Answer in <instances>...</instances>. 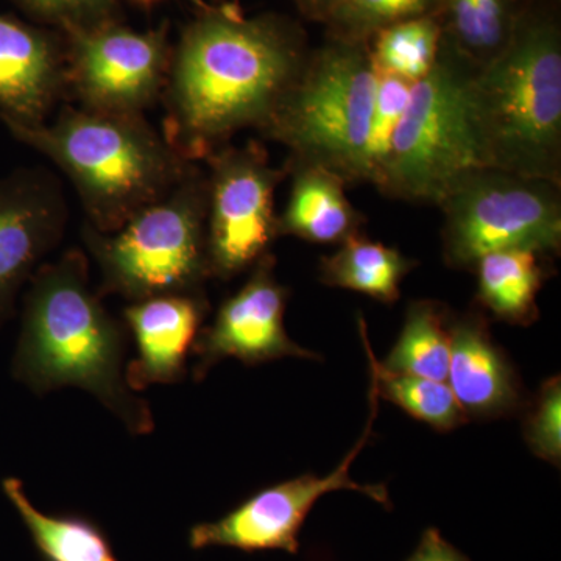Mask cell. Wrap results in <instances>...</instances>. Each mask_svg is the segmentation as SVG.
Segmentation results:
<instances>
[{
  "label": "cell",
  "instance_id": "cell-1",
  "mask_svg": "<svg viewBox=\"0 0 561 561\" xmlns=\"http://www.w3.org/2000/svg\"><path fill=\"white\" fill-rule=\"evenodd\" d=\"M173 47L162 136L183 160L205 161L236 133L260 130L308 60L305 36L273 14L208 5Z\"/></svg>",
  "mask_w": 561,
  "mask_h": 561
},
{
  "label": "cell",
  "instance_id": "cell-2",
  "mask_svg": "<svg viewBox=\"0 0 561 561\" xmlns=\"http://www.w3.org/2000/svg\"><path fill=\"white\" fill-rule=\"evenodd\" d=\"M31 279L13 378L39 397L61 387L90 391L133 435L150 434L149 404L125 381V328L91 290L83 251L41 265Z\"/></svg>",
  "mask_w": 561,
  "mask_h": 561
},
{
  "label": "cell",
  "instance_id": "cell-3",
  "mask_svg": "<svg viewBox=\"0 0 561 561\" xmlns=\"http://www.w3.org/2000/svg\"><path fill=\"white\" fill-rule=\"evenodd\" d=\"M481 165L561 183V28L534 0L505 50L470 83Z\"/></svg>",
  "mask_w": 561,
  "mask_h": 561
},
{
  "label": "cell",
  "instance_id": "cell-4",
  "mask_svg": "<svg viewBox=\"0 0 561 561\" xmlns=\"http://www.w3.org/2000/svg\"><path fill=\"white\" fill-rule=\"evenodd\" d=\"M5 127L68 175L87 225L99 232L119 230L197 164L183 160L144 116L66 106L51 124Z\"/></svg>",
  "mask_w": 561,
  "mask_h": 561
},
{
  "label": "cell",
  "instance_id": "cell-5",
  "mask_svg": "<svg viewBox=\"0 0 561 561\" xmlns=\"http://www.w3.org/2000/svg\"><path fill=\"white\" fill-rule=\"evenodd\" d=\"M376 87L367 44L328 38L257 131L286 147L290 164L320 165L346 186L370 183Z\"/></svg>",
  "mask_w": 561,
  "mask_h": 561
},
{
  "label": "cell",
  "instance_id": "cell-6",
  "mask_svg": "<svg viewBox=\"0 0 561 561\" xmlns=\"http://www.w3.org/2000/svg\"><path fill=\"white\" fill-rule=\"evenodd\" d=\"M208 179L197 164L172 191L125 221L99 232L84 224L83 241L101 271L99 297L135 302L160 295L202 294L210 278L206 251Z\"/></svg>",
  "mask_w": 561,
  "mask_h": 561
},
{
  "label": "cell",
  "instance_id": "cell-7",
  "mask_svg": "<svg viewBox=\"0 0 561 561\" xmlns=\"http://www.w3.org/2000/svg\"><path fill=\"white\" fill-rule=\"evenodd\" d=\"M435 206L443 214V260L474 271L485 254L561 250V183L493 165H474L448 184Z\"/></svg>",
  "mask_w": 561,
  "mask_h": 561
},
{
  "label": "cell",
  "instance_id": "cell-8",
  "mask_svg": "<svg viewBox=\"0 0 561 561\" xmlns=\"http://www.w3.org/2000/svg\"><path fill=\"white\" fill-rule=\"evenodd\" d=\"M474 73L442 46L434 68L413 84L375 183L386 197L435 205L457 175L481 165L470 117Z\"/></svg>",
  "mask_w": 561,
  "mask_h": 561
},
{
  "label": "cell",
  "instance_id": "cell-9",
  "mask_svg": "<svg viewBox=\"0 0 561 561\" xmlns=\"http://www.w3.org/2000/svg\"><path fill=\"white\" fill-rule=\"evenodd\" d=\"M208 165L206 251L210 278L228 280L271 254L278 236L275 191L287 169L272 165L260 140L220 147Z\"/></svg>",
  "mask_w": 561,
  "mask_h": 561
},
{
  "label": "cell",
  "instance_id": "cell-10",
  "mask_svg": "<svg viewBox=\"0 0 561 561\" xmlns=\"http://www.w3.org/2000/svg\"><path fill=\"white\" fill-rule=\"evenodd\" d=\"M61 36L66 94L81 108L144 116L162 98L173 50L168 22L138 32L114 20Z\"/></svg>",
  "mask_w": 561,
  "mask_h": 561
},
{
  "label": "cell",
  "instance_id": "cell-11",
  "mask_svg": "<svg viewBox=\"0 0 561 561\" xmlns=\"http://www.w3.org/2000/svg\"><path fill=\"white\" fill-rule=\"evenodd\" d=\"M378 389L370 378L368 402L370 415L359 440L334 471L324 478L302 474L290 481L276 483L253 494L241 505L214 523H201L190 530V546L194 551L206 548H232L243 552L300 551V530L309 512L324 494L351 490L367 494L373 501L391 508L389 491L383 485H362L353 481L351 465L364 446L370 442L373 423L378 416Z\"/></svg>",
  "mask_w": 561,
  "mask_h": 561
},
{
  "label": "cell",
  "instance_id": "cell-12",
  "mask_svg": "<svg viewBox=\"0 0 561 561\" xmlns=\"http://www.w3.org/2000/svg\"><path fill=\"white\" fill-rule=\"evenodd\" d=\"M275 256L267 254L253 268L241 290L224 301L216 319L195 339L197 365L194 378L202 381L214 365L227 357L247 365L280 357L319 359V354L297 345L284 327L289 290L275 276Z\"/></svg>",
  "mask_w": 561,
  "mask_h": 561
},
{
  "label": "cell",
  "instance_id": "cell-13",
  "mask_svg": "<svg viewBox=\"0 0 561 561\" xmlns=\"http://www.w3.org/2000/svg\"><path fill=\"white\" fill-rule=\"evenodd\" d=\"M68 205L44 169H21L0 180V327L13 317L18 291L60 243Z\"/></svg>",
  "mask_w": 561,
  "mask_h": 561
},
{
  "label": "cell",
  "instance_id": "cell-14",
  "mask_svg": "<svg viewBox=\"0 0 561 561\" xmlns=\"http://www.w3.org/2000/svg\"><path fill=\"white\" fill-rule=\"evenodd\" d=\"M66 98V49L60 33L0 13V119L38 127Z\"/></svg>",
  "mask_w": 561,
  "mask_h": 561
},
{
  "label": "cell",
  "instance_id": "cell-15",
  "mask_svg": "<svg viewBox=\"0 0 561 561\" xmlns=\"http://www.w3.org/2000/svg\"><path fill=\"white\" fill-rule=\"evenodd\" d=\"M208 311L205 291L160 295L127 306L125 324L138 350L125 367L128 387L139 391L154 383L183 381L187 356Z\"/></svg>",
  "mask_w": 561,
  "mask_h": 561
},
{
  "label": "cell",
  "instance_id": "cell-16",
  "mask_svg": "<svg viewBox=\"0 0 561 561\" xmlns=\"http://www.w3.org/2000/svg\"><path fill=\"white\" fill-rule=\"evenodd\" d=\"M451 356L448 378L454 397L468 419H491L518 408V379L505 354L494 345L481 313L449 321Z\"/></svg>",
  "mask_w": 561,
  "mask_h": 561
},
{
  "label": "cell",
  "instance_id": "cell-17",
  "mask_svg": "<svg viewBox=\"0 0 561 561\" xmlns=\"http://www.w3.org/2000/svg\"><path fill=\"white\" fill-rule=\"evenodd\" d=\"M289 201L278 216V236L312 243H337L359 234L365 216L346 197V184L328 169L284 162Z\"/></svg>",
  "mask_w": 561,
  "mask_h": 561
},
{
  "label": "cell",
  "instance_id": "cell-18",
  "mask_svg": "<svg viewBox=\"0 0 561 561\" xmlns=\"http://www.w3.org/2000/svg\"><path fill=\"white\" fill-rule=\"evenodd\" d=\"M534 0H438L442 46L476 72L511 43Z\"/></svg>",
  "mask_w": 561,
  "mask_h": 561
},
{
  "label": "cell",
  "instance_id": "cell-19",
  "mask_svg": "<svg viewBox=\"0 0 561 561\" xmlns=\"http://www.w3.org/2000/svg\"><path fill=\"white\" fill-rule=\"evenodd\" d=\"M415 267L416 261L400 250L359 232L342 242L331 256L321 257L319 278L327 286L359 291L391 305L400 300L402 279Z\"/></svg>",
  "mask_w": 561,
  "mask_h": 561
},
{
  "label": "cell",
  "instance_id": "cell-20",
  "mask_svg": "<svg viewBox=\"0 0 561 561\" xmlns=\"http://www.w3.org/2000/svg\"><path fill=\"white\" fill-rule=\"evenodd\" d=\"M2 490L20 513L43 561H119L98 523L76 513L47 515L38 511L20 479H3Z\"/></svg>",
  "mask_w": 561,
  "mask_h": 561
},
{
  "label": "cell",
  "instance_id": "cell-21",
  "mask_svg": "<svg viewBox=\"0 0 561 561\" xmlns=\"http://www.w3.org/2000/svg\"><path fill=\"white\" fill-rule=\"evenodd\" d=\"M541 254L529 250H501L476 264L478 300L497 319L513 324L537 320V297L545 280Z\"/></svg>",
  "mask_w": 561,
  "mask_h": 561
},
{
  "label": "cell",
  "instance_id": "cell-22",
  "mask_svg": "<svg viewBox=\"0 0 561 561\" xmlns=\"http://www.w3.org/2000/svg\"><path fill=\"white\" fill-rule=\"evenodd\" d=\"M449 321V313L440 302H411L400 339L386 360L379 362L383 370L446 381L451 356Z\"/></svg>",
  "mask_w": 561,
  "mask_h": 561
},
{
  "label": "cell",
  "instance_id": "cell-23",
  "mask_svg": "<svg viewBox=\"0 0 561 561\" xmlns=\"http://www.w3.org/2000/svg\"><path fill=\"white\" fill-rule=\"evenodd\" d=\"M442 38L437 16L426 14L376 32L367 43L368 55L379 77H394L415 84L437 62Z\"/></svg>",
  "mask_w": 561,
  "mask_h": 561
},
{
  "label": "cell",
  "instance_id": "cell-24",
  "mask_svg": "<svg viewBox=\"0 0 561 561\" xmlns=\"http://www.w3.org/2000/svg\"><path fill=\"white\" fill-rule=\"evenodd\" d=\"M359 327L370 359V378L376 383L379 397L394 402L413 419L424 421L437 431L456 430L468 420L448 382L383 370L370 348L364 319L359 320Z\"/></svg>",
  "mask_w": 561,
  "mask_h": 561
},
{
  "label": "cell",
  "instance_id": "cell-25",
  "mask_svg": "<svg viewBox=\"0 0 561 561\" xmlns=\"http://www.w3.org/2000/svg\"><path fill=\"white\" fill-rule=\"evenodd\" d=\"M437 7L438 0H335L324 24L330 38L367 44L376 32L434 14Z\"/></svg>",
  "mask_w": 561,
  "mask_h": 561
},
{
  "label": "cell",
  "instance_id": "cell-26",
  "mask_svg": "<svg viewBox=\"0 0 561 561\" xmlns=\"http://www.w3.org/2000/svg\"><path fill=\"white\" fill-rule=\"evenodd\" d=\"M25 14L60 35L119 20L117 0H11Z\"/></svg>",
  "mask_w": 561,
  "mask_h": 561
},
{
  "label": "cell",
  "instance_id": "cell-27",
  "mask_svg": "<svg viewBox=\"0 0 561 561\" xmlns=\"http://www.w3.org/2000/svg\"><path fill=\"white\" fill-rule=\"evenodd\" d=\"M413 84L394 77H379L376 87L375 111H373L370 149V184L375 186L379 173L382 171L387 153H389L391 138L400 124Z\"/></svg>",
  "mask_w": 561,
  "mask_h": 561
},
{
  "label": "cell",
  "instance_id": "cell-28",
  "mask_svg": "<svg viewBox=\"0 0 561 561\" xmlns=\"http://www.w3.org/2000/svg\"><path fill=\"white\" fill-rule=\"evenodd\" d=\"M561 387L560 378L549 379L524 421V435L535 456L551 463L561 457Z\"/></svg>",
  "mask_w": 561,
  "mask_h": 561
},
{
  "label": "cell",
  "instance_id": "cell-29",
  "mask_svg": "<svg viewBox=\"0 0 561 561\" xmlns=\"http://www.w3.org/2000/svg\"><path fill=\"white\" fill-rule=\"evenodd\" d=\"M405 561H471L451 542L442 537L437 529H427L421 537L419 548Z\"/></svg>",
  "mask_w": 561,
  "mask_h": 561
},
{
  "label": "cell",
  "instance_id": "cell-30",
  "mask_svg": "<svg viewBox=\"0 0 561 561\" xmlns=\"http://www.w3.org/2000/svg\"><path fill=\"white\" fill-rule=\"evenodd\" d=\"M294 2L306 18L324 24V21L330 16L335 0H294Z\"/></svg>",
  "mask_w": 561,
  "mask_h": 561
},
{
  "label": "cell",
  "instance_id": "cell-31",
  "mask_svg": "<svg viewBox=\"0 0 561 561\" xmlns=\"http://www.w3.org/2000/svg\"><path fill=\"white\" fill-rule=\"evenodd\" d=\"M133 2L138 3V5L151 7L154 3H160L162 0H133Z\"/></svg>",
  "mask_w": 561,
  "mask_h": 561
},
{
  "label": "cell",
  "instance_id": "cell-32",
  "mask_svg": "<svg viewBox=\"0 0 561 561\" xmlns=\"http://www.w3.org/2000/svg\"><path fill=\"white\" fill-rule=\"evenodd\" d=\"M213 2L221 3V0H213Z\"/></svg>",
  "mask_w": 561,
  "mask_h": 561
}]
</instances>
